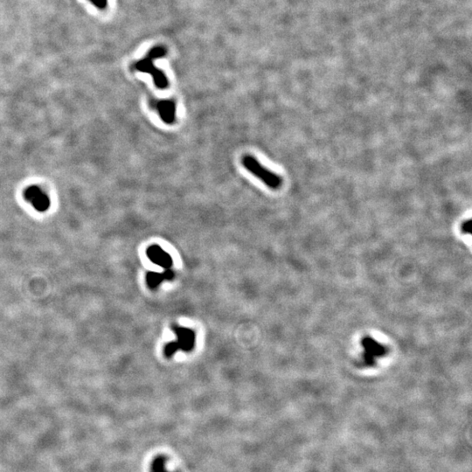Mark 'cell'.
Returning <instances> with one entry per match:
<instances>
[{
  "mask_svg": "<svg viewBox=\"0 0 472 472\" xmlns=\"http://www.w3.org/2000/svg\"><path fill=\"white\" fill-rule=\"evenodd\" d=\"M157 109L162 120L167 125L173 124L176 115V106L172 101L165 100L160 101L157 104Z\"/></svg>",
  "mask_w": 472,
  "mask_h": 472,
  "instance_id": "obj_6",
  "label": "cell"
},
{
  "mask_svg": "<svg viewBox=\"0 0 472 472\" xmlns=\"http://www.w3.org/2000/svg\"><path fill=\"white\" fill-rule=\"evenodd\" d=\"M152 472H169L166 468V461L164 458H157L152 464Z\"/></svg>",
  "mask_w": 472,
  "mask_h": 472,
  "instance_id": "obj_8",
  "label": "cell"
},
{
  "mask_svg": "<svg viewBox=\"0 0 472 472\" xmlns=\"http://www.w3.org/2000/svg\"><path fill=\"white\" fill-rule=\"evenodd\" d=\"M173 331L177 335V340L166 344L165 352L167 357L172 356L178 350L189 352L194 346V332L192 330L188 328L174 327Z\"/></svg>",
  "mask_w": 472,
  "mask_h": 472,
  "instance_id": "obj_2",
  "label": "cell"
},
{
  "mask_svg": "<svg viewBox=\"0 0 472 472\" xmlns=\"http://www.w3.org/2000/svg\"><path fill=\"white\" fill-rule=\"evenodd\" d=\"M146 253L150 260L157 265L163 267L166 269H170L171 266L172 265V259L170 257V255L167 254L166 251H164L157 245L150 246L149 249H147Z\"/></svg>",
  "mask_w": 472,
  "mask_h": 472,
  "instance_id": "obj_5",
  "label": "cell"
},
{
  "mask_svg": "<svg viewBox=\"0 0 472 472\" xmlns=\"http://www.w3.org/2000/svg\"><path fill=\"white\" fill-rule=\"evenodd\" d=\"M165 53H166V51L163 48H160V47L154 48L151 52H150L149 55H147V57L145 60L139 62L138 64L136 65V67L138 70L145 72V73H148V74L152 75L156 86L158 88H162V89L168 87V81H167L166 75H164V73L162 71L158 70L154 66L153 63H152V59L157 54H165Z\"/></svg>",
  "mask_w": 472,
  "mask_h": 472,
  "instance_id": "obj_3",
  "label": "cell"
},
{
  "mask_svg": "<svg viewBox=\"0 0 472 472\" xmlns=\"http://www.w3.org/2000/svg\"><path fill=\"white\" fill-rule=\"evenodd\" d=\"M174 274L170 269H166V272L163 274L156 273V272H150L147 275V282L150 288L154 289L157 285H159L165 279H172L173 278Z\"/></svg>",
  "mask_w": 472,
  "mask_h": 472,
  "instance_id": "obj_7",
  "label": "cell"
},
{
  "mask_svg": "<svg viewBox=\"0 0 472 472\" xmlns=\"http://www.w3.org/2000/svg\"><path fill=\"white\" fill-rule=\"evenodd\" d=\"M25 198L37 211L45 212L49 207L50 200L47 195L39 187H28L25 192Z\"/></svg>",
  "mask_w": 472,
  "mask_h": 472,
  "instance_id": "obj_4",
  "label": "cell"
},
{
  "mask_svg": "<svg viewBox=\"0 0 472 472\" xmlns=\"http://www.w3.org/2000/svg\"><path fill=\"white\" fill-rule=\"evenodd\" d=\"M472 228V221L471 220H465L461 226V230L464 234H470Z\"/></svg>",
  "mask_w": 472,
  "mask_h": 472,
  "instance_id": "obj_9",
  "label": "cell"
},
{
  "mask_svg": "<svg viewBox=\"0 0 472 472\" xmlns=\"http://www.w3.org/2000/svg\"><path fill=\"white\" fill-rule=\"evenodd\" d=\"M242 164L247 170L254 174L269 188L278 190L282 186V178L278 174L274 173L264 166H261L257 158L247 155L242 158Z\"/></svg>",
  "mask_w": 472,
  "mask_h": 472,
  "instance_id": "obj_1",
  "label": "cell"
}]
</instances>
